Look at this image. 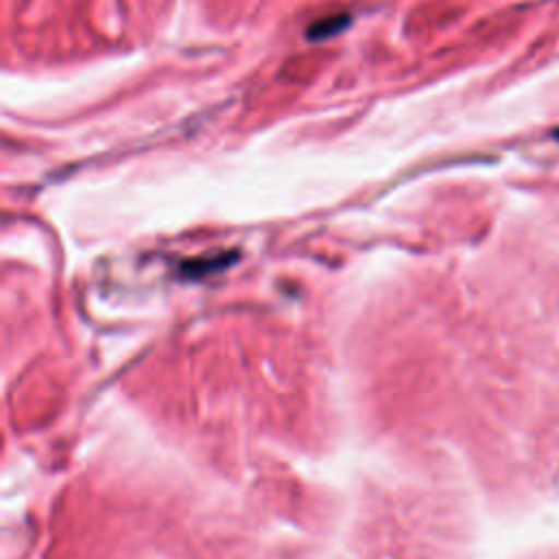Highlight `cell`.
I'll list each match as a JSON object with an SVG mask.
<instances>
[{
	"instance_id": "obj_2",
	"label": "cell",
	"mask_w": 559,
	"mask_h": 559,
	"mask_svg": "<svg viewBox=\"0 0 559 559\" xmlns=\"http://www.w3.org/2000/svg\"><path fill=\"white\" fill-rule=\"evenodd\" d=\"M552 135H555V140H557V142H559V127H557V129H555V131H552Z\"/></svg>"
},
{
	"instance_id": "obj_1",
	"label": "cell",
	"mask_w": 559,
	"mask_h": 559,
	"mask_svg": "<svg viewBox=\"0 0 559 559\" xmlns=\"http://www.w3.org/2000/svg\"><path fill=\"white\" fill-rule=\"evenodd\" d=\"M531 269L535 271L539 284L544 286L548 299L552 301L555 310L559 312V258L546 255L542 251V258L531 260Z\"/></svg>"
}]
</instances>
